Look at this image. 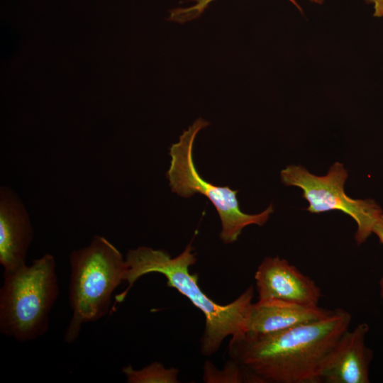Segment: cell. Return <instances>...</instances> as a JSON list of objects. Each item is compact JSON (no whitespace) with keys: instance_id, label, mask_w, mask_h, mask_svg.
<instances>
[{"instance_id":"cell-1","label":"cell","mask_w":383,"mask_h":383,"mask_svg":"<svg viewBox=\"0 0 383 383\" xmlns=\"http://www.w3.org/2000/svg\"><path fill=\"white\" fill-rule=\"evenodd\" d=\"M351 320L349 312L336 309L324 318L287 330L240 333L232 336L228 355L257 383H318L326 357Z\"/></svg>"},{"instance_id":"cell-12","label":"cell","mask_w":383,"mask_h":383,"mask_svg":"<svg viewBox=\"0 0 383 383\" xmlns=\"http://www.w3.org/2000/svg\"><path fill=\"white\" fill-rule=\"evenodd\" d=\"M128 383H178L177 368L165 367L161 362H154L146 367L135 370L131 365L122 368Z\"/></svg>"},{"instance_id":"cell-9","label":"cell","mask_w":383,"mask_h":383,"mask_svg":"<svg viewBox=\"0 0 383 383\" xmlns=\"http://www.w3.org/2000/svg\"><path fill=\"white\" fill-rule=\"evenodd\" d=\"M31 222L20 197L10 188H0V263L3 275L26 265L33 240Z\"/></svg>"},{"instance_id":"cell-7","label":"cell","mask_w":383,"mask_h":383,"mask_svg":"<svg viewBox=\"0 0 383 383\" xmlns=\"http://www.w3.org/2000/svg\"><path fill=\"white\" fill-rule=\"evenodd\" d=\"M258 301L277 299L318 306L321 289L309 277L278 256L267 257L255 274Z\"/></svg>"},{"instance_id":"cell-17","label":"cell","mask_w":383,"mask_h":383,"mask_svg":"<svg viewBox=\"0 0 383 383\" xmlns=\"http://www.w3.org/2000/svg\"><path fill=\"white\" fill-rule=\"evenodd\" d=\"M309 1L313 2V3L318 4H323V1H324V0H309Z\"/></svg>"},{"instance_id":"cell-11","label":"cell","mask_w":383,"mask_h":383,"mask_svg":"<svg viewBox=\"0 0 383 383\" xmlns=\"http://www.w3.org/2000/svg\"><path fill=\"white\" fill-rule=\"evenodd\" d=\"M203 380L206 383H257L255 377L236 360L230 358L222 369L206 361L203 367Z\"/></svg>"},{"instance_id":"cell-8","label":"cell","mask_w":383,"mask_h":383,"mask_svg":"<svg viewBox=\"0 0 383 383\" xmlns=\"http://www.w3.org/2000/svg\"><path fill=\"white\" fill-rule=\"evenodd\" d=\"M369 326L358 324L347 330L336 341L326 357L318 375V382L368 383L372 351L365 345Z\"/></svg>"},{"instance_id":"cell-13","label":"cell","mask_w":383,"mask_h":383,"mask_svg":"<svg viewBox=\"0 0 383 383\" xmlns=\"http://www.w3.org/2000/svg\"><path fill=\"white\" fill-rule=\"evenodd\" d=\"M215 0H192L194 4L185 8H175L170 10L169 20L183 23L198 18L201 16L209 5ZM298 9L301 10L296 0H289Z\"/></svg>"},{"instance_id":"cell-5","label":"cell","mask_w":383,"mask_h":383,"mask_svg":"<svg viewBox=\"0 0 383 383\" xmlns=\"http://www.w3.org/2000/svg\"><path fill=\"white\" fill-rule=\"evenodd\" d=\"M199 118L184 131L177 143L170 149L171 162L167 177L172 191L181 197L189 198L194 194L204 195L213 204L221 221L220 238L225 244L238 240L243 229L252 224L263 226L273 213L272 204L257 214L243 212L237 199V190L219 187L204 180L198 173L193 160V147L197 133L209 125Z\"/></svg>"},{"instance_id":"cell-16","label":"cell","mask_w":383,"mask_h":383,"mask_svg":"<svg viewBox=\"0 0 383 383\" xmlns=\"http://www.w3.org/2000/svg\"><path fill=\"white\" fill-rule=\"evenodd\" d=\"M379 287H380V294H381V296L383 297V278L380 280Z\"/></svg>"},{"instance_id":"cell-15","label":"cell","mask_w":383,"mask_h":383,"mask_svg":"<svg viewBox=\"0 0 383 383\" xmlns=\"http://www.w3.org/2000/svg\"><path fill=\"white\" fill-rule=\"evenodd\" d=\"M373 233L378 237L380 243L383 245V214L374 225Z\"/></svg>"},{"instance_id":"cell-14","label":"cell","mask_w":383,"mask_h":383,"mask_svg":"<svg viewBox=\"0 0 383 383\" xmlns=\"http://www.w3.org/2000/svg\"><path fill=\"white\" fill-rule=\"evenodd\" d=\"M365 1L373 5L374 17L383 16V0H365Z\"/></svg>"},{"instance_id":"cell-4","label":"cell","mask_w":383,"mask_h":383,"mask_svg":"<svg viewBox=\"0 0 383 383\" xmlns=\"http://www.w3.org/2000/svg\"><path fill=\"white\" fill-rule=\"evenodd\" d=\"M3 276L0 332L20 342L43 335L59 294L55 257L46 253L31 265Z\"/></svg>"},{"instance_id":"cell-6","label":"cell","mask_w":383,"mask_h":383,"mask_svg":"<svg viewBox=\"0 0 383 383\" xmlns=\"http://www.w3.org/2000/svg\"><path fill=\"white\" fill-rule=\"evenodd\" d=\"M286 186L297 187L309 202L306 211L321 213L340 211L353 218L357 223L355 239L362 244L373 233V228L383 214L380 206L372 199H354L345 191L348 172L340 162L333 163L326 174L318 176L301 165H289L280 173Z\"/></svg>"},{"instance_id":"cell-10","label":"cell","mask_w":383,"mask_h":383,"mask_svg":"<svg viewBox=\"0 0 383 383\" xmlns=\"http://www.w3.org/2000/svg\"><path fill=\"white\" fill-rule=\"evenodd\" d=\"M332 310L277 299L257 301L250 308L243 333L262 335L287 330L326 317Z\"/></svg>"},{"instance_id":"cell-2","label":"cell","mask_w":383,"mask_h":383,"mask_svg":"<svg viewBox=\"0 0 383 383\" xmlns=\"http://www.w3.org/2000/svg\"><path fill=\"white\" fill-rule=\"evenodd\" d=\"M125 260L128 269L123 281L128 283V287L115 296L113 306L124 300L139 278L149 273H160L166 277L167 287L177 289L204 313L206 325L200 340L202 355H212L226 337L244 333L252 304L253 286H250L228 304L215 302L199 287L198 274L189 272V267L196 262L192 243L174 258L162 250L142 246L128 250Z\"/></svg>"},{"instance_id":"cell-3","label":"cell","mask_w":383,"mask_h":383,"mask_svg":"<svg viewBox=\"0 0 383 383\" xmlns=\"http://www.w3.org/2000/svg\"><path fill=\"white\" fill-rule=\"evenodd\" d=\"M69 301L72 315L65 341L74 342L84 323L94 322L110 309L111 296L128 269L120 251L106 238L95 235L89 245L70 255Z\"/></svg>"}]
</instances>
